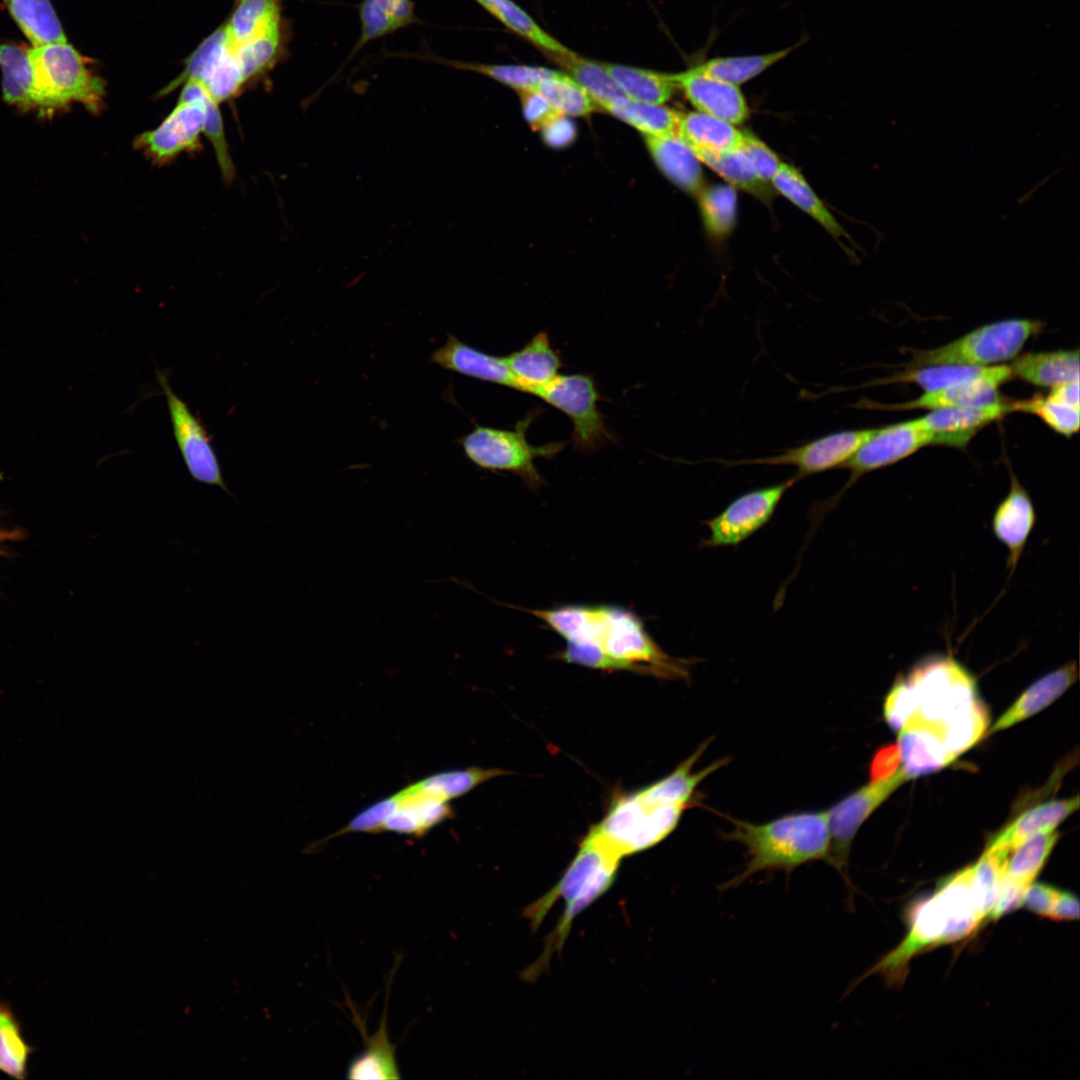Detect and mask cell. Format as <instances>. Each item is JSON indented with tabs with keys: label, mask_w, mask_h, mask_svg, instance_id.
<instances>
[{
	"label": "cell",
	"mask_w": 1080,
	"mask_h": 1080,
	"mask_svg": "<svg viewBox=\"0 0 1080 1080\" xmlns=\"http://www.w3.org/2000/svg\"><path fill=\"white\" fill-rule=\"evenodd\" d=\"M529 612L565 640L560 658L567 663L689 679V660L667 654L627 608L575 604Z\"/></svg>",
	"instance_id": "6da1fadb"
},
{
	"label": "cell",
	"mask_w": 1080,
	"mask_h": 1080,
	"mask_svg": "<svg viewBox=\"0 0 1080 1080\" xmlns=\"http://www.w3.org/2000/svg\"><path fill=\"white\" fill-rule=\"evenodd\" d=\"M994 906L995 900L976 883L973 864L948 875L910 910L908 931L900 944L864 975L880 974L888 984H901L912 958L972 935L991 921Z\"/></svg>",
	"instance_id": "7a4b0ae2"
},
{
	"label": "cell",
	"mask_w": 1080,
	"mask_h": 1080,
	"mask_svg": "<svg viewBox=\"0 0 1080 1080\" xmlns=\"http://www.w3.org/2000/svg\"><path fill=\"white\" fill-rule=\"evenodd\" d=\"M727 819L732 829L721 835L744 846L746 863L722 885L723 890L738 887L762 872L790 873L817 860L829 864L831 833L827 810L791 813L762 824L730 816Z\"/></svg>",
	"instance_id": "3957f363"
},
{
	"label": "cell",
	"mask_w": 1080,
	"mask_h": 1080,
	"mask_svg": "<svg viewBox=\"0 0 1080 1080\" xmlns=\"http://www.w3.org/2000/svg\"><path fill=\"white\" fill-rule=\"evenodd\" d=\"M620 861L618 855L589 831L556 884L524 909L530 928L537 930L552 907L559 900L563 902L562 914L546 937L543 952L526 970L527 980L543 973L552 956L562 951L574 920L614 884Z\"/></svg>",
	"instance_id": "277c9868"
},
{
	"label": "cell",
	"mask_w": 1080,
	"mask_h": 1080,
	"mask_svg": "<svg viewBox=\"0 0 1080 1080\" xmlns=\"http://www.w3.org/2000/svg\"><path fill=\"white\" fill-rule=\"evenodd\" d=\"M903 677L915 701L906 722L933 731L944 745L948 731L982 702L976 679L950 655L925 657Z\"/></svg>",
	"instance_id": "5b68a950"
},
{
	"label": "cell",
	"mask_w": 1080,
	"mask_h": 1080,
	"mask_svg": "<svg viewBox=\"0 0 1080 1080\" xmlns=\"http://www.w3.org/2000/svg\"><path fill=\"white\" fill-rule=\"evenodd\" d=\"M34 78L35 110L49 116L72 102L92 113L101 111L105 81L91 72L87 60L67 42L28 49Z\"/></svg>",
	"instance_id": "8992f818"
},
{
	"label": "cell",
	"mask_w": 1080,
	"mask_h": 1080,
	"mask_svg": "<svg viewBox=\"0 0 1080 1080\" xmlns=\"http://www.w3.org/2000/svg\"><path fill=\"white\" fill-rule=\"evenodd\" d=\"M542 413L540 406L532 408L513 429L475 424L469 433L456 441L464 455L478 468L515 474L530 490L537 491L543 486L544 479L535 460L552 459L569 443L557 441L538 446L529 443L527 430Z\"/></svg>",
	"instance_id": "52a82bcc"
},
{
	"label": "cell",
	"mask_w": 1080,
	"mask_h": 1080,
	"mask_svg": "<svg viewBox=\"0 0 1080 1080\" xmlns=\"http://www.w3.org/2000/svg\"><path fill=\"white\" fill-rule=\"evenodd\" d=\"M688 806L644 788L616 798L590 831L621 859L652 848L677 827Z\"/></svg>",
	"instance_id": "ba28073f"
},
{
	"label": "cell",
	"mask_w": 1080,
	"mask_h": 1080,
	"mask_svg": "<svg viewBox=\"0 0 1080 1080\" xmlns=\"http://www.w3.org/2000/svg\"><path fill=\"white\" fill-rule=\"evenodd\" d=\"M1042 328L1041 321L1018 318L985 324L945 345L915 351L911 364L991 366L1015 358Z\"/></svg>",
	"instance_id": "9c48e42d"
},
{
	"label": "cell",
	"mask_w": 1080,
	"mask_h": 1080,
	"mask_svg": "<svg viewBox=\"0 0 1080 1080\" xmlns=\"http://www.w3.org/2000/svg\"><path fill=\"white\" fill-rule=\"evenodd\" d=\"M537 397L571 420L570 442L577 452L589 455L615 440L598 408L601 396L592 375L559 374Z\"/></svg>",
	"instance_id": "30bf717a"
},
{
	"label": "cell",
	"mask_w": 1080,
	"mask_h": 1080,
	"mask_svg": "<svg viewBox=\"0 0 1080 1080\" xmlns=\"http://www.w3.org/2000/svg\"><path fill=\"white\" fill-rule=\"evenodd\" d=\"M175 107L154 129L138 135L134 147L157 164H166L182 153L200 149L207 111L214 101L193 80L182 85Z\"/></svg>",
	"instance_id": "8fae6325"
},
{
	"label": "cell",
	"mask_w": 1080,
	"mask_h": 1080,
	"mask_svg": "<svg viewBox=\"0 0 1080 1080\" xmlns=\"http://www.w3.org/2000/svg\"><path fill=\"white\" fill-rule=\"evenodd\" d=\"M193 80L218 104L238 96L248 87L237 61L225 24L219 26L185 60L182 72L162 88V97Z\"/></svg>",
	"instance_id": "7c38bea8"
},
{
	"label": "cell",
	"mask_w": 1080,
	"mask_h": 1080,
	"mask_svg": "<svg viewBox=\"0 0 1080 1080\" xmlns=\"http://www.w3.org/2000/svg\"><path fill=\"white\" fill-rule=\"evenodd\" d=\"M909 777L901 768L889 777L870 780L830 807L828 812L831 833L829 865L834 867L851 886L848 864L851 844L865 820Z\"/></svg>",
	"instance_id": "4fadbf2b"
},
{
	"label": "cell",
	"mask_w": 1080,
	"mask_h": 1080,
	"mask_svg": "<svg viewBox=\"0 0 1080 1080\" xmlns=\"http://www.w3.org/2000/svg\"><path fill=\"white\" fill-rule=\"evenodd\" d=\"M156 375L166 399L173 436L192 480L218 487L234 498L201 419L174 392L165 374L157 370Z\"/></svg>",
	"instance_id": "5bb4252c"
},
{
	"label": "cell",
	"mask_w": 1080,
	"mask_h": 1080,
	"mask_svg": "<svg viewBox=\"0 0 1080 1080\" xmlns=\"http://www.w3.org/2000/svg\"><path fill=\"white\" fill-rule=\"evenodd\" d=\"M796 481L758 488L735 498L717 516L705 521L710 535L704 547L733 546L762 528L774 514L785 492Z\"/></svg>",
	"instance_id": "9a60e30c"
},
{
	"label": "cell",
	"mask_w": 1080,
	"mask_h": 1080,
	"mask_svg": "<svg viewBox=\"0 0 1080 1080\" xmlns=\"http://www.w3.org/2000/svg\"><path fill=\"white\" fill-rule=\"evenodd\" d=\"M876 431L877 428L837 431L774 456L727 461L726 464L793 465L797 469L793 478L798 481L813 474L840 468Z\"/></svg>",
	"instance_id": "2e32d148"
},
{
	"label": "cell",
	"mask_w": 1080,
	"mask_h": 1080,
	"mask_svg": "<svg viewBox=\"0 0 1080 1080\" xmlns=\"http://www.w3.org/2000/svg\"><path fill=\"white\" fill-rule=\"evenodd\" d=\"M933 434L921 418L877 428L847 460L841 468L851 471V476L840 492L842 494L865 473L892 465L926 445H932Z\"/></svg>",
	"instance_id": "e0dca14e"
},
{
	"label": "cell",
	"mask_w": 1080,
	"mask_h": 1080,
	"mask_svg": "<svg viewBox=\"0 0 1080 1080\" xmlns=\"http://www.w3.org/2000/svg\"><path fill=\"white\" fill-rule=\"evenodd\" d=\"M1057 840L1055 829L1038 832L1010 852L1001 890L991 913L993 921L1022 905L1025 891L1039 875Z\"/></svg>",
	"instance_id": "ac0fdd59"
},
{
	"label": "cell",
	"mask_w": 1080,
	"mask_h": 1080,
	"mask_svg": "<svg viewBox=\"0 0 1080 1080\" xmlns=\"http://www.w3.org/2000/svg\"><path fill=\"white\" fill-rule=\"evenodd\" d=\"M672 77L697 111L734 125L749 117L748 103L738 85L709 76L696 66L673 73Z\"/></svg>",
	"instance_id": "d6986e66"
},
{
	"label": "cell",
	"mask_w": 1080,
	"mask_h": 1080,
	"mask_svg": "<svg viewBox=\"0 0 1080 1080\" xmlns=\"http://www.w3.org/2000/svg\"><path fill=\"white\" fill-rule=\"evenodd\" d=\"M391 811L381 832L422 837L453 816L448 801L418 789L414 783L389 796Z\"/></svg>",
	"instance_id": "ffe728a7"
},
{
	"label": "cell",
	"mask_w": 1080,
	"mask_h": 1080,
	"mask_svg": "<svg viewBox=\"0 0 1080 1080\" xmlns=\"http://www.w3.org/2000/svg\"><path fill=\"white\" fill-rule=\"evenodd\" d=\"M1013 411V402L1004 400L978 406L931 410L921 417L932 432V444L965 448L984 426Z\"/></svg>",
	"instance_id": "44dd1931"
},
{
	"label": "cell",
	"mask_w": 1080,
	"mask_h": 1080,
	"mask_svg": "<svg viewBox=\"0 0 1080 1080\" xmlns=\"http://www.w3.org/2000/svg\"><path fill=\"white\" fill-rule=\"evenodd\" d=\"M1013 376L1010 366L993 365L990 371L979 378L951 385L934 391L924 392L921 396L905 403L887 406V409H943L969 407L995 403L1003 400L999 388Z\"/></svg>",
	"instance_id": "7402d4cb"
},
{
	"label": "cell",
	"mask_w": 1080,
	"mask_h": 1080,
	"mask_svg": "<svg viewBox=\"0 0 1080 1080\" xmlns=\"http://www.w3.org/2000/svg\"><path fill=\"white\" fill-rule=\"evenodd\" d=\"M430 360L445 370L519 391L504 356L488 354L452 334H448L443 346L432 352Z\"/></svg>",
	"instance_id": "603a6c76"
},
{
	"label": "cell",
	"mask_w": 1080,
	"mask_h": 1080,
	"mask_svg": "<svg viewBox=\"0 0 1080 1080\" xmlns=\"http://www.w3.org/2000/svg\"><path fill=\"white\" fill-rule=\"evenodd\" d=\"M1010 479L1009 492L994 512L992 528L1008 550L1007 568L1011 576L1033 530L1036 514L1026 489L1014 474L1011 473Z\"/></svg>",
	"instance_id": "cb8c5ba5"
},
{
	"label": "cell",
	"mask_w": 1080,
	"mask_h": 1080,
	"mask_svg": "<svg viewBox=\"0 0 1080 1080\" xmlns=\"http://www.w3.org/2000/svg\"><path fill=\"white\" fill-rule=\"evenodd\" d=\"M515 377L519 391L537 396L564 366L561 353L555 350L548 333L535 334L523 347L504 356Z\"/></svg>",
	"instance_id": "d4e9b609"
},
{
	"label": "cell",
	"mask_w": 1080,
	"mask_h": 1080,
	"mask_svg": "<svg viewBox=\"0 0 1080 1080\" xmlns=\"http://www.w3.org/2000/svg\"><path fill=\"white\" fill-rule=\"evenodd\" d=\"M1077 680L1074 661L1045 674L1031 684L989 728L993 734L1010 728L1042 711L1058 699Z\"/></svg>",
	"instance_id": "484cf974"
},
{
	"label": "cell",
	"mask_w": 1080,
	"mask_h": 1080,
	"mask_svg": "<svg viewBox=\"0 0 1080 1080\" xmlns=\"http://www.w3.org/2000/svg\"><path fill=\"white\" fill-rule=\"evenodd\" d=\"M291 24L285 17L250 40L234 46L247 85L263 80L289 54Z\"/></svg>",
	"instance_id": "4316f807"
},
{
	"label": "cell",
	"mask_w": 1080,
	"mask_h": 1080,
	"mask_svg": "<svg viewBox=\"0 0 1080 1080\" xmlns=\"http://www.w3.org/2000/svg\"><path fill=\"white\" fill-rule=\"evenodd\" d=\"M360 35L337 73L371 41L421 23L412 0H362Z\"/></svg>",
	"instance_id": "83f0119b"
},
{
	"label": "cell",
	"mask_w": 1080,
	"mask_h": 1080,
	"mask_svg": "<svg viewBox=\"0 0 1080 1080\" xmlns=\"http://www.w3.org/2000/svg\"><path fill=\"white\" fill-rule=\"evenodd\" d=\"M644 137L649 153L662 173L681 190L697 195L703 188V174L701 162L692 148L676 131Z\"/></svg>",
	"instance_id": "f1b7e54d"
},
{
	"label": "cell",
	"mask_w": 1080,
	"mask_h": 1080,
	"mask_svg": "<svg viewBox=\"0 0 1080 1080\" xmlns=\"http://www.w3.org/2000/svg\"><path fill=\"white\" fill-rule=\"evenodd\" d=\"M1079 807V796L1054 800L1030 808L995 834L986 848H1003L1010 852L1031 835L1054 830Z\"/></svg>",
	"instance_id": "f546056e"
},
{
	"label": "cell",
	"mask_w": 1080,
	"mask_h": 1080,
	"mask_svg": "<svg viewBox=\"0 0 1080 1080\" xmlns=\"http://www.w3.org/2000/svg\"><path fill=\"white\" fill-rule=\"evenodd\" d=\"M898 732L902 769L909 779L936 772L954 761L940 737L931 730L907 722Z\"/></svg>",
	"instance_id": "4dcf8cb0"
},
{
	"label": "cell",
	"mask_w": 1080,
	"mask_h": 1080,
	"mask_svg": "<svg viewBox=\"0 0 1080 1080\" xmlns=\"http://www.w3.org/2000/svg\"><path fill=\"white\" fill-rule=\"evenodd\" d=\"M1013 376L1039 386L1056 387L1079 379L1078 350L1026 353L1010 365Z\"/></svg>",
	"instance_id": "1f68e13d"
},
{
	"label": "cell",
	"mask_w": 1080,
	"mask_h": 1080,
	"mask_svg": "<svg viewBox=\"0 0 1080 1080\" xmlns=\"http://www.w3.org/2000/svg\"><path fill=\"white\" fill-rule=\"evenodd\" d=\"M694 153L700 162L719 174L734 188L744 190L762 201H770L773 198V187L758 176L742 145L729 150H697Z\"/></svg>",
	"instance_id": "d6a6232c"
},
{
	"label": "cell",
	"mask_w": 1080,
	"mask_h": 1080,
	"mask_svg": "<svg viewBox=\"0 0 1080 1080\" xmlns=\"http://www.w3.org/2000/svg\"><path fill=\"white\" fill-rule=\"evenodd\" d=\"M676 132L693 151L729 150L744 140V131L734 124L699 111L680 114Z\"/></svg>",
	"instance_id": "836d02e7"
},
{
	"label": "cell",
	"mask_w": 1080,
	"mask_h": 1080,
	"mask_svg": "<svg viewBox=\"0 0 1080 1080\" xmlns=\"http://www.w3.org/2000/svg\"><path fill=\"white\" fill-rule=\"evenodd\" d=\"M364 1050L358 1054L347 1068L348 1079H399L401 1075L396 1063L395 1046L390 1042L387 1031V1001L377 1031L372 1036L364 1033Z\"/></svg>",
	"instance_id": "e575fe53"
},
{
	"label": "cell",
	"mask_w": 1080,
	"mask_h": 1080,
	"mask_svg": "<svg viewBox=\"0 0 1080 1080\" xmlns=\"http://www.w3.org/2000/svg\"><path fill=\"white\" fill-rule=\"evenodd\" d=\"M770 185L775 191L817 221L832 236L840 237L844 234L839 222L794 166L781 162L779 169L770 181Z\"/></svg>",
	"instance_id": "d590c367"
},
{
	"label": "cell",
	"mask_w": 1080,
	"mask_h": 1080,
	"mask_svg": "<svg viewBox=\"0 0 1080 1080\" xmlns=\"http://www.w3.org/2000/svg\"><path fill=\"white\" fill-rule=\"evenodd\" d=\"M603 66L623 94L632 100L664 104L677 88L672 73L611 63Z\"/></svg>",
	"instance_id": "8d00e7d4"
},
{
	"label": "cell",
	"mask_w": 1080,
	"mask_h": 1080,
	"mask_svg": "<svg viewBox=\"0 0 1080 1080\" xmlns=\"http://www.w3.org/2000/svg\"><path fill=\"white\" fill-rule=\"evenodd\" d=\"M0 68L4 100L23 110H35L34 78L28 50L16 44H0Z\"/></svg>",
	"instance_id": "74e56055"
},
{
	"label": "cell",
	"mask_w": 1080,
	"mask_h": 1080,
	"mask_svg": "<svg viewBox=\"0 0 1080 1080\" xmlns=\"http://www.w3.org/2000/svg\"><path fill=\"white\" fill-rule=\"evenodd\" d=\"M802 43L761 54L715 57L695 66L709 76L740 86L782 61Z\"/></svg>",
	"instance_id": "f35d334b"
},
{
	"label": "cell",
	"mask_w": 1080,
	"mask_h": 1080,
	"mask_svg": "<svg viewBox=\"0 0 1080 1080\" xmlns=\"http://www.w3.org/2000/svg\"><path fill=\"white\" fill-rule=\"evenodd\" d=\"M18 26L34 46L67 42L50 0H4Z\"/></svg>",
	"instance_id": "ab89813d"
},
{
	"label": "cell",
	"mask_w": 1080,
	"mask_h": 1080,
	"mask_svg": "<svg viewBox=\"0 0 1080 1080\" xmlns=\"http://www.w3.org/2000/svg\"><path fill=\"white\" fill-rule=\"evenodd\" d=\"M284 18L282 0H234L225 27L233 46H238Z\"/></svg>",
	"instance_id": "60d3db41"
},
{
	"label": "cell",
	"mask_w": 1080,
	"mask_h": 1080,
	"mask_svg": "<svg viewBox=\"0 0 1080 1080\" xmlns=\"http://www.w3.org/2000/svg\"><path fill=\"white\" fill-rule=\"evenodd\" d=\"M551 58L587 92L598 108L604 110L614 100L626 97L606 71L603 63L583 58L573 51L554 55Z\"/></svg>",
	"instance_id": "b9f144b4"
},
{
	"label": "cell",
	"mask_w": 1080,
	"mask_h": 1080,
	"mask_svg": "<svg viewBox=\"0 0 1080 1080\" xmlns=\"http://www.w3.org/2000/svg\"><path fill=\"white\" fill-rule=\"evenodd\" d=\"M605 111L639 130L644 136H660L676 131L680 114L664 104L647 103L621 97Z\"/></svg>",
	"instance_id": "7bdbcfd3"
},
{
	"label": "cell",
	"mask_w": 1080,
	"mask_h": 1080,
	"mask_svg": "<svg viewBox=\"0 0 1080 1080\" xmlns=\"http://www.w3.org/2000/svg\"><path fill=\"white\" fill-rule=\"evenodd\" d=\"M505 27L531 42L549 56L571 50L543 30L533 18L512 0H474Z\"/></svg>",
	"instance_id": "ee69618b"
},
{
	"label": "cell",
	"mask_w": 1080,
	"mask_h": 1080,
	"mask_svg": "<svg viewBox=\"0 0 1080 1080\" xmlns=\"http://www.w3.org/2000/svg\"><path fill=\"white\" fill-rule=\"evenodd\" d=\"M33 1047L26 1041L21 1024L13 1009L0 1001V1072L25 1080Z\"/></svg>",
	"instance_id": "f6af8a7d"
},
{
	"label": "cell",
	"mask_w": 1080,
	"mask_h": 1080,
	"mask_svg": "<svg viewBox=\"0 0 1080 1080\" xmlns=\"http://www.w3.org/2000/svg\"><path fill=\"white\" fill-rule=\"evenodd\" d=\"M506 774L510 772L498 768L470 767L438 772L414 784L418 789L450 802L467 794L478 785Z\"/></svg>",
	"instance_id": "bcb514c9"
},
{
	"label": "cell",
	"mask_w": 1080,
	"mask_h": 1080,
	"mask_svg": "<svg viewBox=\"0 0 1080 1080\" xmlns=\"http://www.w3.org/2000/svg\"><path fill=\"white\" fill-rule=\"evenodd\" d=\"M558 113L585 116L598 107L587 92L568 74L556 71L534 89Z\"/></svg>",
	"instance_id": "7dc6e473"
},
{
	"label": "cell",
	"mask_w": 1080,
	"mask_h": 1080,
	"mask_svg": "<svg viewBox=\"0 0 1080 1080\" xmlns=\"http://www.w3.org/2000/svg\"><path fill=\"white\" fill-rule=\"evenodd\" d=\"M699 207L707 231L715 237L727 236L733 229L737 213L736 188L713 185L697 194Z\"/></svg>",
	"instance_id": "c3c4849f"
},
{
	"label": "cell",
	"mask_w": 1080,
	"mask_h": 1080,
	"mask_svg": "<svg viewBox=\"0 0 1080 1080\" xmlns=\"http://www.w3.org/2000/svg\"><path fill=\"white\" fill-rule=\"evenodd\" d=\"M991 367L952 364L921 366L893 376L891 381L915 383L924 392H929L982 377Z\"/></svg>",
	"instance_id": "681fc988"
},
{
	"label": "cell",
	"mask_w": 1080,
	"mask_h": 1080,
	"mask_svg": "<svg viewBox=\"0 0 1080 1080\" xmlns=\"http://www.w3.org/2000/svg\"><path fill=\"white\" fill-rule=\"evenodd\" d=\"M1015 410L1037 415L1052 430L1066 437H1071L1079 429V407L1048 395L1013 402V411Z\"/></svg>",
	"instance_id": "f907efd6"
},
{
	"label": "cell",
	"mask_w": 1080,
	"mask_h": 1080,
	"mask_svg": "<svg viewBox=\"0 0 1080 1080\" xmlns=\"http://www.w3.org/2000/svg\"><path fill=\"white\" fill-rule=\"evenodd\" d=\"M915 710L912 691L903 676L898 677L883 703L884 719L891 729L899 731Z\"/></svg>",
	"instance_id": "816d5d0a"
},
{
	"label": "cell",
	"mask_w": 1080,
	"mask_h": 1080,
	"mask_svg": "<svg viewBox=\"0 0 1080 1080\" xmlns=\"http://www.w3.org/2000/svg\"><path fill=\"white\" fill-rule=\"evenodd\" d=\"M742 148L753 164L758 176L763 181L770 183L782 161L764 142L749 132H744Z\"/></svg>",
	"instance_id": "f5cc1de1"
},
{
	"label": "cell",
	"mask_w": 1080,
	"mask_h": 1080,
	"mask_svg": "<svg viewBox=\"0 0 1080 1080\" xmlns=\"http://www.w3.org/2000/svg\"><path fill=\"white\" fill-rule=\"evenodd\" d=\"M1061 889L1046 883H1032L1025 891L1022 905L1029 911L1047 917Z\"/></svg>",
	"instance_id": "db71d44e"
},
{
	"label": "cell",
	"mask_w": 1080,
	"mask_h": 1080,
	"mask_svg": "<svg viewBox=\"0 0 1080 1080\" xmlns=\"http://www.w3.org/2000/svg\"><path fill=\"white\" fill-rule=\"evenodd\" d=\"M523 114L529 124L540 129L556 112L536 91H519Z\"/></svg>",
	"instance_id": "11a10c76"
},
{
	"label": "cell",
	"mask_w": 1080,
	"mask_h": 1080,
	"mask_svg": "<svg viewBox=\"0 0 1080 1080\" xmlns=\"http://www.w3.org/2000/svg\"><path fill=\"white\" fill-rule=\"evenodd\" d=\"M901 761L898 745H886L881 747L873 756L870 764V780H878L891 776L897 770Z\"/></svg>",
	"instance_id": "9f6ffc18"
},
{
	"label": "cell",
	"mask_w": 1080,
	"mask_h": 1080,
	"mask_svg": "<svg viewBox=\"0 0 1080 1080\" xmlns=\"http://www.w3.org/2000/svg\"><path fill=\"white\" fill-rule=\"evenodd\" d=\"M544 140L547 144L561 147L570 143L575 137V127L566 115L557 113L550 118L541 128Z\"/></svg>",
	"instance_id": "6f0895ef"
},
{
	"label": "cell",
	"mask_w": 1080,
	"mask_h": 1080,
	"mask_svg": "<svg viewBox=\"0 0 1080 1080\" xmlns=\"http://www.w3.org/2000/svg\"><path fill=\"white\" fill-rule=\"evenodd\" d=\"M1079 899L1069 891L1061 890L1048 918L1055 921H1072L1079 918Z\"/></svg>",
	"instance_id": "680465c9"
},
{
	"label": "cell",
	"mask_w": 1080,
	"mask_h": 1080,
	"mask_svg": "<svg viewBox=\"0 0 1080 1080\" xmlns=\"http://www.w3.org/2000/svg\"><path fill=\"white\" fill-rule=\"evenodd\" d=\"M1050 397L1079 407V379L1051 388Z\"/></svg>",
	"instance_id": "91938a15"
},
{
	"label": "cell",
	"mask_w": 1080,
	"mask_h": 1080,
	"mask_svg": "<svg viewBox=\"0 0 1080 1080\" xmlns=\"http://www.w3.org/2000/svg\"><path fill=\"white\" fill-rule=\"evenodd\" d=\"M17 534L15 532L9 533L7 531H0V543L5 540L15 539Z\"/></svg>",
	"instance_id": "94428289"
}]
</instances>
